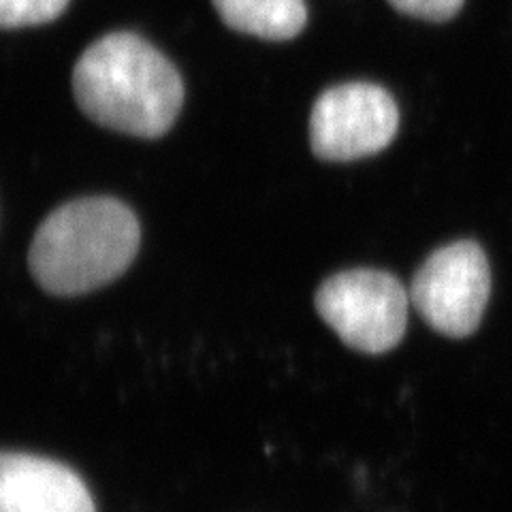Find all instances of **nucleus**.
Instances as JSON below:
<instances>
[{
	"label": "nucleus",
	"mask_w": 512,
	"mask_h": 512,
	"mask_svg": "<svg viewBox=\"0 0 512 512\" xmlns=\"http://www.w3.org/2000/svg\"><path fill=\"white\" fill-rule=\"evenodd\" d=\"M491 297V269L476 242H455L431 252L414 274L410 303L425 323L461 340L472 335Z\"/></svg>",
	"instance_id": "4"
},
{
	"label": "nucleus",
	"mask_w": 512,
	"mask_h": 512,
	"mask_svg": "<svg viewBox=\"0 0 512 512\" xmlns=\"http://www.w3.org/2000/svg\"><path fill=\"white\" fill-rule=\"evenodd\" d=\"M69 0H0V28H24L54 22Z\"/></svg>",
	"instance_id": "8"
},
{
	"label": "nucleus",
	"mask_w": 512,
	"mask_h": 512,
	"mask_svg": "<svg viewBox=\"0 0 512 512\" xmlns=\"http://www.w3.org/2000/svg\"><path fill=\"white\" fill-rule=\"evenodd\" d=\"M229 28L267 41L295 39L308 24L303 0H214Z\"/></svg>",
	"instance_id": "7"
},
{
	"label": "nucleus",
	"mask_w": 512,
	"mask_h": 512,
	"mask_svg": "<svg viewBox=\"0 0 512 512\" xmlns=\"http://www.w3.org/2000/svg\"><path fill=\"white\" fill-rule=\"evenodd\" d=\"M139 239V220L122 201L75 199L47 216L32 237L30 274L50 295L92 293L131 267Z\"/></svg>",
	"instance_id": "2"
},
{
	"label": "nucleus",
	"mask_w": 512,
	"mask_h": 512,
	"mask_svg": "<svg viewBox=\"0 0 512 512\" xmlns=\"http://www.w3.org/2000/svg\"><path fill=\"white\" fill-rule=\"evenodd\" d=\"M316 312L338 338L365 355H382L404 340L410 295L395 276L350 269L327 278L316 291Z\"/></svg>",
	"instance_id": "3"
},
{
	"label": "nucleus",
	"mask_w": 512,
	"mask_h": 512,
	"mask_svg": "<svg viewBox=\"0 0 512 512\" xmlns=\"http://www.w3.org/2000/svg\"><path fill=\"white\" fill-rule=\"evenodd\" d=\"M79 109L96 124L143 139L163 137L184 105L178 69L135 32L94 41L73 69Z\"/></svg>",
	"instance_id": "1"
},
{
	"label": "nucleus",
	"mask_w": 512,
	"mask_h": 512,
	"mask_svg": "<svg viewBox=\"0 0 512 512\" xmlns=\"http://www.w3.org/2000/svg\"><path fill=\"white\" fill-rule=\"evenodd\" d=\"M389 5L410 18L440 24L455 18L463 7V0H389Z\"/></svg>",
	"instance_id": "9"
},
{
	"label": "nucleus",
	"mask_w": 512,
	"mask_h": 512,
	"mask_svg": "<svg viewBox=\"0 0 512 512\" xmlns=\"http://www.w3.org/2000/svg\"><path fill=\"white\" fill-rule=\"evenodd\" d=\"M0 512H96L71 468L26 453H0Z\"/></svg>",
	"instance_id": "6"
},
{
	"label": "nucleus",
	"mask_w": 512,
	"mask_h": 512,
	"mask_svg": "<svg viewBox=\"0 0 512 512\" xmlns=\"http://www.w3.org/2000/svg\"><path fill=\"white\" fill-rule=\"evenodd\" d=\"M399 109L382 86L350 82L318 96L310 116V146L320 160L350 163L391 146Z\"/></svg>",
	"instance_id": "5"
}]
</instances>
